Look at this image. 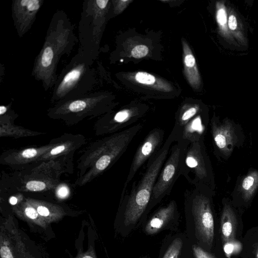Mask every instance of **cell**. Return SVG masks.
Returning <instances> with one entry per match:
<instances>
[{
    "label": "cell",
    "instance_id": "cell-1",
    "mask_svg": "<svg viewBox=\"0 0 258 258\" xmlns=\"http://www.w3.org/2000/svg\"><path fill=\"white\" fill-rule=\"evenodd\" d=\"M143 125L138 123L91 144L78 161L75 186L90 182L111 167L127 150Z\"/></svg>",
    "mask_w": 258,
    "mask_h": 258
},
{
    "label": "cell",
    "instance_id": "cell-2",
    "mask_svg": "<svg viewBox=\"0 0 258 258\" xmlns=\"http://www.w3.org/2000/svg\"><path fill=\"white\" fill-rule=\"evenodd\" d=\"M175 141L171 132L161 149L149 159L140 180L133 183L130 192L121 196V210L126 223L135 222L146 212L155 182Z\"/></svg>",
    "mask_w": 258,
    "mask_h": 258
},
{
    "label": "cell",
    "instance_id": "cell-3",
    "mask_svg": "<svg viewBox=\"0 0 258 258\" xmlns=\"http://www.w3.org/2000/svg\"><path fill=\"white\" fill-rule=\"evenodd\" d=\"M63 173L53 161L42 162L24 170L16 171L9 178L11 192H46L54 190Z\"/></svg>",
    "mask_w": 258,
    "mask_h": 258
},
{
    "label": "cell",
    "instance_id": "cell-4",
    "mask_svg": "<svg viewBox=\"0 0 258 258\" xmlns=\"http://www.w3.org/2000/svg\"><path fill=\"white\" fill-rule=\"evenodd\" d=\"M183 142L179 163L180 176L193 186L210 189L212 171L204 140L190 143Z\"/></svg>",
    "mask_w": 258,
    "mask_h": 258
},
{
    "label": "cell",
    "instance_id": "cell-5",
    "mask_svg": "<svg viewBox=\"0 0 258 258\" xmlns=\"http://www.w3.org/2000/svg\"><path fill=\"white\" fill-rule=\"evenodd\" d=\"M209 188L193 186L184 193L185 210L192 218L202 239L211 246L214 235V221Z\"/></svg>",
    "mask_w": 258,
    "mask_h": 258
},
{
    "label": "cell",
    "instance_id": "cell-6",
    "mask_svg": "<svg viewBox=\"0 0 258 258\" xmlns=\"http://www.w3.org/2000/svg\"><path fill=\"white\" fill-rule=\"evenodd\" d=\"M101 98L81 97L57 103L48 111L50 118L62 121L67 125H73L85 119L98 116L107 111Z\"/></svg>",
    "mask_w": 258,
    "mask_h": 258
},
{
    "label": "cell",
    "instance_id": "cell-7",
    "mask_svg": "<svg viewBox=\"0 0 258 258\" xmlns=\"http://www.w3.org/2000/svg\"><path fill=\"white\" fill-rule=\"evenodd\" d=\"M175 142L155 182L146 212L170 194L174 184L180 176L179 163L183 142L179 140Z\"/></svg>",
    "mask_w": 258,
    "mask_h": 258
},
{
    "label": "cell",
    "instance_id": "cell-8",
    "mask_svg": "<svg viewBox=\"0 0 258 258\" xmlns=\"http://www.w3.org/2000/svg\"><path fill=\"white\" fill-rule=\"evenodd\" d=\"M54 145L42 158V162L53 161L61 165L67 173L73 172V157L76 151L86 142L81 134L65 133L54 138Z\"/></svg>",
    "mask_w": 258,
    "mask_h": 258
},
{
    "label": "cell",
    "instance_id": "cell-9",
    "mask_svg": "<svg viewBox=\"0 0 258 258\" xmlns=\"http://www.w3.org/2000/svg\"><path fill=\"white\" fill-rule=\"evenodd\" d=\"M54 145V139L42 146H32L4 152L0 157L2 164L16 171L34 167L42 162V158Z\"/></svg>",
    "mask_w": 258,
    "mask_h": 258
},
{
    "label": "cell",
    "instance_id": "cell-10",
    "mask_svg": "<svg viewBox=\"0 0 258 258\" xmlns=\"http://www.w3.org/2000/svg\"><path fill=\"white\" fill-rule=\"evenodd\" d=\"M164 135V131L162 128H154L138 146L133 158L121 196L125 194L127 185L141 166L161 149L163 144Z\"/></svg>",
    "mask_w": 258,
    "mask_h": 258
},
{
    "label": "cell",
    "instance_id": "cell-11",
    "mask_svg": "<svg viewBox=\"0 0 258 258\" xmlns=\"http://www.w3.org/2000/svg\"><path fill=\"white\" fill-rule=\"evenodd\" d=\"M143 113L135 107L126 108L114 113L106 114L99 118L94 125L96 136L113 134L132 126Z\"/></svg>",
    "mask_w": 258,
    "mask_h": 258
},
{
    "label": "cell",
    "instance_id": "cell-12",
    "mask_svg": "<svg viewBox=\"0 0 258 258\" xmlns=\"http://www.w3.org/2000/svg\"><path fill=\"white\" fill-rule=\"evenodd\" d=\"M211 128L215 147L222 155H230L238 140L234 125L228 121L219 123L213 120Z\"/></svg>",
    "mask_w": 258,
    "mask_h": 258
},
{
    "label": "cell",
    "instance_id": "cell-13",
    "mask_svg": "<svg viewBox=\"0 0 258 258\" xmlns=\"http://www.w3.org/2000/svg\"><path fill=\"white\" fill-rule=\"evenodd\" d=\"M87 69L85 64H77L65 74L56 88L55 99L57 103L75 97L77 88L81 81H84L85 75L89 73Z\"/></svg>",
    "mask_w": 258,
    "mask_h": 258
},
{
    "label": "cell",
    "instance_id": "cell-14",
    "mask_svg": "<svg viewBox=\"0 0 258 258\" xmlns=\"http://www.w3.org/2000/svg\"><path fill=\"white\" fill-rule=\"evenodd\" d=\"M184 75L191 86L198 89L200 85V78L196 59L187 43L182 40Z\"/></svg>",
    "mask_w": 258,
    "mask_h": 258
},
{
    "label": "cell",
    "instance_id": "cell-15",
    "mask_svg": "<svg viewBox=\"0 0 258 258\" xmlns=\"http://www.w3.org/2000/svg\"><path fill=\"white\" fill-rule=\"evenodd\" d=\"M236 220L231 207L228 204L224 206L221 218V237L223 243L234 240Z\"/></svg>",
    "mask_w": 258,
    "mask_h": 258
},
{
    "label": "cell",
    "instance_id": "cell-16",
    "mask_svg": "<svg viewBox=\"0 0 258 258\" xmlns=\"http://www.w3.org/2000/svg\"><path fill=\"white\" fill-rule=\"evenodd\" d=\"M177 205L175 201L171 200L165 207L159 209L152 217L148 225V230L155 232L160 229L166 221L177 215Z\"/></svg>",
    "mask_w": 258,
    "mask_h": 258
},
{
    "label": "cell",
    "instance_id": "cell-17",
    "mask_svg": "<svg viewBox=\"0 0 258 258\" xmlns=\"http://www.w3.org/2000/svg\"><path fill=\"white\" fill-rule=\"evenodd\" d=\"M38 0H22L18 1L16 5V17L19 23L26 24L32 19L40 7Z\"/></svg>",
    "mask_w": 258,
    "mask_h": 258
},
{
    "label": "cell",
    "instance_id": "cell-18",
    "mask_svg": "<svg viewBox=\"0 0 258 258\" xmlns=\"http://www.w3.org/2000/svg\"><path fill=\"white\" fill-rule=\"evenodd\" d=\"M0 136L14 138L32 137L44 134L43 133L29 130L24 127L16 125L14 122L0 123Z\"/></svg>",
    "mask_w": 258,
    "mask_h": 258
},
{
    "label": "cell",
    "instance_id": "cell-19",
    "mask_svg": "<svg viewBox=\"0 0 258 258\" xmlns=\"http://www.w3.org/2000/svg\"><path fill=\"white\" fill-rule=\"evenodd\" d=\"M258 188V171L249 172L243 179L239 190L243 199L247 201L254 195Z\"/></svg>",
    "mask_w": 258,
    "mask_h": 258
},
{
    "label": "cell",
    "instance_id": "cell-20",
    "mask_svg": "<svg viewBox=\"0 0 258 258\" xmlns=\"http://www.w3.org/2000/svg\"><path fill=\"white\" fill-rule=\"evenodd\" d=\"M54 52L52 47L46 46L42 51L40 57V66L42 68L48 69L52 64Z\"/></svg>",
    "mask_w": 258,
    "mask_h": 258
},
{
    "label": "cell",
    "instance_id": "cell-21",
    "mask_svg": "<svg viewBox=\"0 0 258 258\" xmlns=\"http://www.w3.org/2000/svg\"><path fill=\"white\" fill-rule=\"evenodd\" d=\"M135 78L136 82L144 85H152L156 82V78L153 75L145 72L137 73Z\"/></svg>",
    "mask_w": 258,
    "mask_h": 258
},
{
    "label": "cell",
    "instance_id": "cell-22",
    "mask_svg": "<svg viewBox=\"0 0 258 258\" xmlns=\"http://www.w3.org/2000/svg\"><path fill=\"white\" fill-rule=\"evenodd\" d=\"M241 245L235 239L224 243V250L226 254L230 256L232 254L236 253L240 250Z\"/></svg>",
    "mask_w": 258,
    "mask_h": 258
},
{
    "label": "cell",
    "instance_id": "cell-23",
    "mask_svg": "<svg viewBox=\"0 0 258 258\" xmlns=\"http://www.w3.org/2000/svg\"><path fill=\"white\" fill-rule=\"evenodd\" d=\"M181 247V241L175 240L168 248L163 258H178Z\"/></svg>",
    "mask_w": 258,
    "mask_h": 258
},
{
    "label": "cell",
    "instance_id": "cell-24",
    "mask_svg": "<svg viewBox=\"0 0 258 258\" xmlns=\"http://www.w3.org/2000/svg\"><path fill=\"white\" fill-rule=\"evenodd\" d=\"M54 193L58 199H64L70 195L71 189L67 183L59 182L54 189Z\"/></svg>",
    "mask_w": 258,
    "mask_h": 258
},
{
    "label": "cell",
    "instance_id": "cell-25",
    "mask_svg": "<svg viewBox=\"0 0 258 258\" xmlns=\"http://www.w3.org/2000/svg\"><path fill=\"white\" fill-rule=\"evenodd\" d=\"M149 52L148 47L145 45H138L135 46L132 50L131 54L133 57L140 58L145 57Z\"/></svg>",
    "mask_w": 258,
    "mask_h": 258
},
{
    "label": "cell",
    "instance_id": "cell-26",
    "mask_svg": "<svg viewBox=\"0 0 258 258\" xmlns=\"http://www.w3.org/2000/svg\"><path fill=\"white\" fill-rule=\"evenodd\" d=\"M192 248L196 258H214L212 255L197 245H194Z\"/></svg>",
    "mask_w": 258,
    "mask_h": 258
},
{
    "label": "cell",
    "instance_id": "cell-27",
    "mask_svg": "<svg viewBox=\"0 0 258 258\" xmlns=\"http://www.w3.org/2000/svg\"><path fill=\"white\" fill-rule=\"evenodd\" d=\"M217 19L218 23L224 26L227 22V14L224 9H220L217 14Z\"/></svg>",
    "mask_w": 258,
    "mask_h": 258
},
{
    "label": "cell",
    "instance_id": "cell-28",
    "mask_svg": "<svg viewBox=\"0 0 258 258\" xmlns=\"http://www.w3.org/2000/svg\"><path fill=\"white\" fill-rule=\"evenodd\" d=\"M25 213L27 217L33 219L36 218L39 214L37 210L31 206H28L25 209Z\"/></svg>",
    "mask_w": 258,
    "mask_h": 258
},
{
    "label": "cell",
    "instance_id": "cell-29",
    "mask_svg": "<svg viewBox=\"0 0 258 258\" xmlns=\"http://www.w3.org/2000/svg\"><path fill=\"white\" fill-rule=\"evenodd\" d=\"M132 1H117V5H116V13H119L122 12L128 5V4L132 2Z\"/></svg>",
    "mask_w": 258,
    "mask_h": 258
},
{
    "label": "cell",
    "instance_id": "cell-30",
    "mask_svg": "<svg viewBox=\"0 0 258 258\" xmlns=\"http://www.w3.org/2000/svg\"><path fill=\"white\" fill-rule=\"evenodd\" d=\"M0 252L2 258H13L12 252L7 246H2Z\"/></svg>",
    "mask_w": 258,
    "mask_h": 258
},
{
    "label": "cell",
    "instance_id": "cell-31",
    "mask_svg": "<svg viewBox=\"0 0 258 258\" xmlns=\"http://www.w3.org/2000/svg\"><path fill=\"white\" fill-rule=\"evenodd\" d=\"M36 210L40 215L44 217L48 216L50 214L49 209L45 206L39 205Z\"/></svg>",
    "mask_w": 258,
    "mask_h": 258
},
{
    "label": "cell",
    "instance_id": "cell-32",
    "mask_svg": "<svg viewBox=\"0 0 258 258\" xmlns=\"http://www.w3.org/2000/svg\"><path fill=\"white\" fill-rule=\"evenodd\" d=\"M237 23L236 17L231 15L228 19V26L231 30H234L237 28Z\"/></svg>",
    "mask_w": 258,
    "mask_h": 258
},
{
    "label": "cell",
    "instance_id": "cell-33",
    "mask_svg": "<svg viewBox=\"0 0 258 258\" xmlns=\"http://www.w3.org/2000/svg\"><path fill=\"white\" fill-rule=\"evenodd\" d=\"M108 2V0H97L96 3L99 8L103 9L105 8Z\"/></svg>",
    "mask_w": 258,
    "mask_h": 258
},
{
    "label": "cell",
    "instance_id": "cell-34",
    "mask_svg": "<svg viewBox=\"0 0 258 258\" xmlns=\"http://www.w3.org/2000/svg\"><path fill=\"white\" fill-rule=\"evenodd\" d=\"M19 201V197L17 196H12L10 197L9 200V202L10 203V204L12 205H16Z\"/></svg>",
    "mask_w": 258,
    "mask_h": 258
},
{
    "label": "cell",
    "instance_id": "cell-35",
    "mask_svg": "<svg viewBox=\"0 0 258 258\" xmlns=\"http://www.w3.org/2000/svg\"><path fill=\"white\" fill-rule=\"evenodd\" d=\"M8 111V108L4 105H1L0 106V115H5V114Z\"/></svg>",
    "mask_w": 258,
    "mask_h": 258
},
{
    "label": "cell",
    "instance_id": "cell-36",
    "mask_svg": "<svg viewBox=\"0 0 258 258\" xmlns=\"http://www.w3.org/2000/svg\"><path fill=\"white\" fill-rule=\"evenodd\" d=\"M256 258H258V245L256 247Z\"/></svg>",
    "mask_w": 258,
    "mask_h": 258
},
{
    "label": "cell",
    "instance_id": "cell-37",
    "mask_svg": "<svg viewBox=\"0 0 258 258\" xmlns=\"http://www.w3.org/2000/svg\"><path fill=\"white\" fill-rule=\"evenodd\" d=\"M83 258H93V257L87 255V256H84Z\"/></svg>",
    "mask_w": 258,
    "mask_h": 258
}]
</instances>
